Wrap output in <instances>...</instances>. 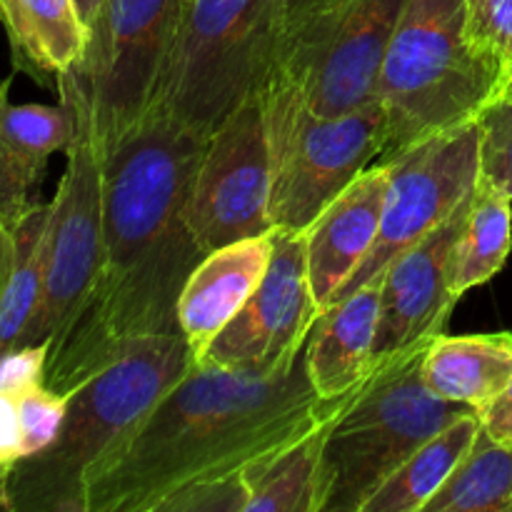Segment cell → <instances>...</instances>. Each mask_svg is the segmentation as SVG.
<instances>
[{
	"instance_id": "obj_1",
	"label": "cell",
	"mask_w": 512,
	"mask_h": 512,
	"mask_svg": "<svg viewBox=\"0 0 512 512\" xmlns=\"http://www.w3.org/2000/svg\"><path fill=\"white\" fill-rule=\"evenodd\" d=\"M208 138L150 108L105 153L103 248L88 298L48 343L45 385L68 395L135 340L180 333L178 298L203 260L185 218Z\"/></svg>"
},
{
	"instance_id": "obj_2",
	"label": "cell",
	"mask_w": 512,
	"mask_h": 512,
	"mask_svg": "<svg viewBox=\"0 0 512 512\" xmlns=\"http://www.w3.org/2000/svg\"><path fill=\"white\" fill-rule=\"evenodd\" d=\"M353 390L320 398L305 370V355L283 375L193 363L128 443L93 470L83 512H155L185 488L245 478L308 435Z\"/></svg>"
},
{
	"instance_id": "obj_3",
	"label": "cell",
	"mask_w": 512,
	"mask_h": 512,
	"mask_svg": "<svg viewBox=\"0 0 512 512\" xmlns=\"http://www.w3.org/2000/svg\"><path fill=\"white\" fill-rule=\"evenodd\" d=\"M193 368L183 333L140 338L68 393L55 438L8 470L10 512H83L85 483Z\"/></svg>"
},
{
	"instance_id": "obj_4",
	"label": "cell",
	"mask_w": 512,
	"mask_h": 512,
	"mask_svg": "<svg viewBox=\"0 0 512 512\" xmlns=\"http://www.w3.org/2000/svg\"><path fill=\"white\" fill-rule=\"evenodd\" d=\"M500 85V68L465 33V0H408L375 85L385 113L378 163L478 120Z\"/></svg>"
},
{
	"instance_id": "obj_5",
	"label": "cell",
	"mask_w": 512,
	"mask_h": 512,
	"mask_svg": "<svg viewBox=\"0 0 512 512\" xmlns=\"http://www.w3.org/2000/svg\"><path fill=\"white\" fill-rule=\"evenodd\" d=\"M420 343L375 365L368 383L330 425L318 473V510L363 512L380 485L433 435L468 413L428 390Z\"/></svg>"
},
{
	"instance_id": "obj_6",
	"label": "cell",
	"mask_w": 512,
	"mask_h": 512,
	"mask_svg": "<svg viewBox=\"0 0 512 512\" xmlns=\"http://www.w3.org/2000/svg\"><path fill=\"white\" fill-rule=\"evenodd\" d=\"M278 10L280 0L183 3L150 108L210 138L263 88L278 43Z\"/></svg>"
},
{
	"instance_id": "obj_7",
	"label": "cell",
	"mask_w": 512,
	"mask_h": 512,
	"mask_svg": "<svg viewBox=\"0 0 512 512\" xmlns=\"http://www.w3.org/2000/svg\"><path fill=\"white\" fill-rule=\"evenodd\" d=\"M55 83L60 103L73 115V138L65 148L68 163L58 193L50 200L43 298L23 348L48 345L63 333L93 288L103 248L105 153L95 123L93 78L80 60Z\"/></svg>"
},
{
	"instance_id": "obj_8",
	"label": "cell",
	"mask_w": 512,
	"mask_h": 512,
	"mask_svg": "<svg viewBox=\"0 0 512 512\" xmlns=\"http://www.w3.org/2000/svg\"><path fill=\"white\" fill-rule=\"evenodd\" d=\"M270 145V223L305 233L308 225L383 150L378 98L343 115H315L283 90L260 88Z\"/></svg>"
},
{
	"instance_id": "obj_9",
	"label": "cell",
	"mask_w": 512,
	"mask_h": 512,
	"mask_svg": "<svg viewBox=\"0 0 512 512\" xmlns=\"http://www.w3.org/2000/svg\"><path fill=\"white\" fill-rule=\"evenodd\" d=\"M405 3L323 0L275 50L263 88L283 90L315 115L370 103Z\"/></svg>"
},
{
	"instance_id": "obj_10",
	"label": "cell",
	"mask_w": 512,
	"mask_h": 512,
	"mask_svg": "<svg viewBox=\"0 0 512 512\" xmlns=\"http://www.w3.org/2000/svg\"><path fill=\"white\" fill-rule=\"evenodd\" d=\"M383 165L388 168V195L378 240L335 300L378 280L398 255L428 238L473 195L480 180L478 120L433 135Z\"/></svg>"
},
{
	"instance_id": "obj_11",
	"label": "cell",
	"mask_w": 512,
	"mask_h": 512,
	"mask_svg": "<svg viewBox=\"0 0 512 512\" xmlns=\"http://www.w3.org/2000/svg\"><path fill=\"white\" fill-rule=\"evenodd\" d=\"M270 185V145L258 90L213 130L190 185L185 218L205 255L273 230Z\"/></svg>"
},
{
	"instance_id": "obj_12",
	"label": "cell",
	"mask_w": 512,
	"mask_h": 512,
	"mask_svg": "<svg viewBox=\"0 0 512 512\" xmlns=\"http://www.w3.org/2000/svg\"><path fill=\"white\" fill-rule=\"evenodd\" d=\"M318 315L305 263V235L275 230L273 258L260 285L233 320L193 355V363L248 375H283L303 358Z\"/></svg>"
},
{
	"instance_id": "obj_13",
	"label": "cell",
	"mask_w": 512,
	"mask_h": 512,
	"mask_svg": "<svg viewBox=\"0 0 512 512\" xmlns=\"http://www.w3.org/2000/svg\"><path fill=\"white\" fill-rule=\"evenodd\" d=\"M183 0H108L90 30L85 65L103 153L153 105Z\"/></svg>"
},
{
	"instance_id": "obj_14",
	"label": "cell",
	"mask_w": 512,
	"mask_h": 512,
	"mask_svg": "<svg viewBox=\"0 0 512 512\" xmlns=\"http://www.w3.org/2000/svg\"><path fill=\"white\" fill-rule=\"evenodd\" d=\"M470 200L473 195L428 238L398 255L378 278L380 315L373 365L428 343L448 328L450 313L458 305L450 293V268Z\"/></svg>"
},
{
	"instance_id": "obj_15",
	"label": "cell",
	"mask_w": 512,
	"mask_h": 512,
	"mask_svg": "<svg viewBox=\"0 0 512 512\" xmlns=\"http://www.w3.org/2000/svg\"><path fill=\"white\" fill-rule=\"evenodd\" d=\"M388 168H365L305 230V263L318 308H328L365 255L373 250L383 223Z\"/></svg>"
},
{
	"instance_id": "obj_16",
	"label": "cell",
	"mask_w": 512,
	"mask_h": 512,
	"mask_svg": "<svg viewBox=\"0 0 512 512\" xmlns=\"http://www.w3.org/2000/svg\"><path fill=\"white\" fill-rule=\"evenodd\" d=\"M275 230L203 255L178 298V325L198 355L255 293L273 258Z\"/></svg>"
},
{
	"instance_id": "obj_17",
	"label": "cell",
	"mask_w": 512,
	"mask_h": 512,
	"mask_svg": "<svg viewBox=\"0 0 512 512\" xmlns=\"http://www.w3.org/2000/svg\"><path fill=\"white\" fill-rule=\"evenodd\" d=\"M10 80L0 85V210L10 228L38 200L33 198L50 155L68 148L73 115L68 105H18L8 98Z\"/></svg>"
},
{
	"instance_id": "obj_18",
	"label": "cell",
	"mask_w": 512,
	"mask_h": 512,
	"mask_svg": "<svg viewBox=\"0 0 512 512\" xmlns=\"http://www.w3.org/2000/svg\"><path fill=\"white\" fill-rule=\"evenodd\" d=\"M380 280L320 310L305 340V370L320 398H340L373 373Z\"/></svg>"
},
{
	"instance_id": "obj_19",
	"label": "cell",
	"mask_w": 512,
	"mask_h": 512,
	"mask_svg": "<svg viewBox=\"0 0 512 512\" xmlns=\"http://www.w3.org/2000/svg\"><path fill=\"white\" fill-rule=\"evenodd\" d=\"M423 380L438 398L480 408L512 380V333L435 335L423 355Z\"/></svg>"
},
{
	"instance_id": "obj_20",
	"label": "cell",
	"mask_w": 512,
	"mask_h": 512,
	"mask_svg": "<svg viewBox=\"0 0 512 512\" xmlns=\"http://www.w3.org/2000/svg\"><path fill=\"white\" fill-rule=\"evenodd\" d=\"M0 15L13 45L15 68L58 78L85 58L90 28L75 0H0Z\"/></svg>"
},
{
	"instance_id": "obj_21",
	"label": "cell",
	"mask_w": 512,
	"mask_h": 512,
	"mask_svg": "<svg viewBox=\"0 0 512 512\" xmlns=\"http://www.w3.org/2000/svg\"><path fill=\"white\" fill-rule=\"evenodd\" d=\"M375 370V368H373ZM370 378V375H368ZM368 378L353 390L348 400L325 420H320L308 435L295 440L293 445L275 455L273 460L253 468L248 480V508L245 512H315L318 510V473L320 460H323L325 438L330 433V425L345 413L350 403L358 398Z\"/></svg>"
},
{
	"instance_id": "obj_22",
	"label": "cell",
	"mask_w": 512,
	"mask_h": 512,
	"mask_svg": "<svg viewBox=\"0 0 512 512\" xmlns=\"http://www.w3.org/2000/svg\"><path fill=\"white\" fill-rule=\"evenodd\" d=\"M483 430L473 408L458 420L440 430L438 435L420 445L388 480L378 493L365 503L363 512H423L428 500L438 493L455 470V465L473 448L475 438Z\"/></svg>"
},
{
	"instance_id": "obj_23",
	"label": "cell",
	"mask_w": 512,
	"mask_h": 512,
	"mask_svg": "<svg viewBox=\"0 0 512 512\" xmlns=\"http://www.w3.org/2000/svg\"><path fill=\"white\" fill-rule=\"evenodd\" d=\"M512 250V198L480 178L455 243L450 293L463 298L503 270Z\"/></svg>"
},
{
	"instance_id": "obj_24",
	"label": "cell",
	"mask_w": 512,
	"mask_h": 512,
	"mask_svg": "<svg viewBox=\"0 0 512 512\" xmlns=\"http://www.w3.org/2000/svg\"><path fill=\"white\" fill-rule=\"evenodd\" d=\"M50 203L33 208L15 225V260L0 293V358L23 348L28 328L38 315L45 280V240H48Z\"/></svg>"
},
{
	"instance_id": "obj_25",
	"label": "cell",
	"mask_w": 512,
	"mask_h": 512,
	"mask_svg": "<svg viewBox=\"0 0 512 512\" xmlns=\"http://www.w3.org/2000/svg\"><path fill=\"white\" fill-rule=\"evenodd\" d=\"M423 512H512V448L480 430Z\"/></svg>"
},
{
	"instance_id": "obj_26",
	"label": "cell",
	"mask_w": 512,
	"mask_h": 512,
	"mask_svg": "<svg viewBox=\"0 0 512 512\" xmlns=\"http://www.w3.org/2000/svg\"><path fill=\"white\" fill-rule=\"evenodd\" d=\"M68 395L45 385V375L0 383V468L30 458L55 438Z\"/></svg>"
},
{
	"instance_id": "obj_27",
	"label": "cell",
	"mask_w": 512,
	"mask_h": 512,
	"mask_svg": "<svg viewBox=\"0 0 512 512\" xmlns=\"http://www.w3.org/2000/svg\"><path fill=\"white\" fill-rule=\"evenodd\" d=\"M480 178L512 198V98L498 95L478 115Z\"/></svg>"
},
{
	"instance_id": "obj_28",
	"label": "cell",
	"mask_w": 512,
	"mask_h": 512,
	"mask_svg": "<svg viewBox=\"0 0 512 512\" xmlns=\"http://www.w3.org/2000/svg\"><path fill=\"white\" fill-rule=\"evenodd\" d=\"M465 33L505 75L512 63V0H465Z\"/></svg>"
},
{
	"instance_id": "obj_29",
	"label": "cell",
	"mask_w": 512,
	"mask_h": 512,
	"mask_svg": "<svg viewBox=\"0 0 512 512\" xmlns=\"http://www.w3.org/2000/svg\"><path fill=\"white\" fill-rule=\"evenodd\" d=\"M248 480L230 478L200 483L163 500L155 512H245L248 508Z\"/></svg>"
},
{
	"instance_id": "obj_30",
	"label": "cell",
	"mask_w": 512,
	"mask_h": 512,
	"mask_svg": "<svg viewBox=\"0 0 512 512\" xmlns=\"http://www.w3.org/2000/svg\"><path fill=\"white\" fill-rule=\"evenodd\" d=\"M473 410L478 413L483 430L495 443L512 448V380L493 400Z\"/></svg>"
},
{
	"instance_id": "obj_31",
	"label": "cell",
	"mask_w": 512,
	"mask_h": 512,
	"mask_svg": "<svg viewBox=\"0 0 512 512\" xmlns=\"http://www.w3.org/2000/svg\"><path fill=\"white\" fill-rule=\"evenodd\" d=\"M323 0H280L278 10V43H275V50L295 33L300 23L313 13ZM275 55V53H273Z\"/></svg>"
},
{
	"instance_id": "obj_32",
	"label": "cell",
	"mask_w": 512,
	"mask_h": 512,
	"mask_svg": "<svg viewBox=\"0 0 512 512\" xmlns=\"http://www.w3.org/2000/svg\"><path fill=\"white\" fill-rule=\"evenodd\" d=\"M13 260H15V233L8 225V220H5L3 210H0V293H3L5 283H8L10 278Z\"/></svg>"
},
{
	"instance_id": "obj_33",
	"label": "cell",
	"mask_w": 512,
	"mask_h": 512,
	"mask_svg": "<svg viewBox=\"0 0 512 512\" xmlns=\"http://www.w3.org/2000/svg\"><path fill=\"white\" fill-rule=\"evenodd\" d=\"M105 3H108V0H75L80 18L85 20V25H88L90 30H93L95 25H98V20L103 18Z\"/></svg>"
},
{
	"instance_id": "obj_34",
	"label": "cell",
	"mask_w": 512,
	"mask_h": 512,
	"mask_svg": "<svg viewBox=\"0 0 512 512\" xmlns=\"http://www.w3.org/2000/svg\"><path fill=\"white\" fill-rule=\"evenodd\" d=\"M8 470L10 468H0V510L10 512L8 508Z\"/></svg>"
},
{
	"instance_id": "obj_35",
	"label": "cell",
	"mask_w": 512,
	"mask_h": 512,
	"mask_svg": "<svg viewBox=\"0 0 512 512\" xmlns=\"http://www.w3.org/2000/svg\"><path fill=\"white\" fill-rule=\"evenodd\" d=\"M500 95H510V98H512V63L508 65V70H505V75H503V85H500Z\"/></svg>"
},
{
	"instance_id": "obj_36",
	"label": "cell",
	"mask_w": 512,
	"mask_h": 512,
	"mask_svg": "<svg viewBox=\"0 0 512 512\" xmlns=\"http://www.w3.org/2000/svg\"><path fill=\"white\" fill-rule=\"evenodd\" d=\"M183 3H190V0H183Z\"/></svg>"
},
{
	"instance_id": "obj_37",
	"label": "cell",
	"mask_w": 512,
	"mask_h": 512,
	"mask_svg": "<svg viewBox=\"0 0 512 512\" xmlns=\"http://www.w3.org/2000/svg\"><path fill=\"white\" fill-rule=\"evenodd\" d=\"M0 20H3V15H0Z\"/></svg>"
}]
</instances>
